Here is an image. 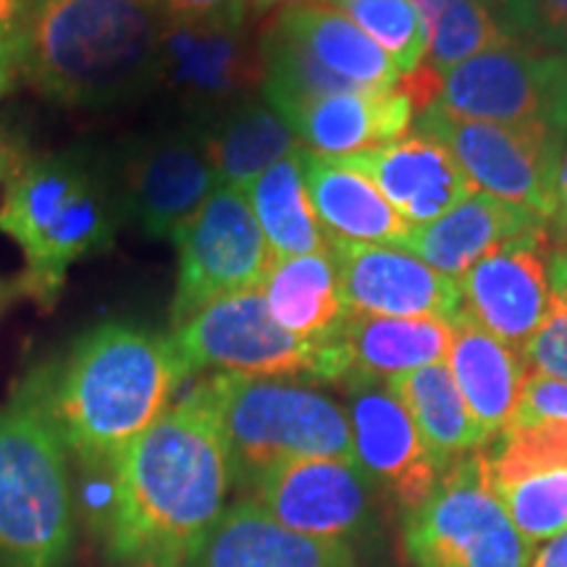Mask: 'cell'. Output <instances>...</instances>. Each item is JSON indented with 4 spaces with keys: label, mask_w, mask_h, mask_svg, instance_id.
Here are the masks:
<instances>
[{
    "label": "cell",
    "mask_w": 567,
    "mask_h": 567,
    "mask_svg": "<svg viewBox=\"0 0 567 567\" xmlns=\"http://www.w3.org/2000/svg\"><path fill=\"white\" fill-rule=\"evenodd\" d=\"M231 460L203 381L118 457V505L105 547L116 563L187 567L221 517Z\"/></svg>",
    "instance_id": "obj_1"
},
{
    "label": "cell",
    "mask_w": 567,
    "mask_h": 567,
    "mask_svg": "<svg viewBox=\"0 0 567 567\" xmlns=\"http://www.w3.org/2000/svg\"><path fill=\"white\" fill-rule=\"evenodd\" d=\"M187 379L172 337L103 323L76 339L21 394L45 413L71 463H103L122 457L158 423Z\"/></svg>",
    "instance_id": "obj_2"
},
{
    "label": "cell",
    "mask_w": 567,
    "mask_h": 567,
    "mask_svg": "<svg viewBox=\"0 0 567 567\" xmlns=\"http://www.w3.org/2000/svg\"><path fill=\"white\" fill-rule=\"evenodd\" d=\"M166 19L155 0H40L19 74L74 109H111L155 90Z\"/></svg>",
    "instance_id": "obj_3"
},
{
    "label": "cell",
    "mask_w": 567,
    "mask_h": 567,
    "mask_svg": "<svg viewBox=\"0 0 567 567\" xmlns=\"http://www.w3.org/2000/svg\"><path fill=\"white\" fill-rule=\"evenodd\" d=\"M122 221L113 174L82 151L24 158L0 195V231L24 258L19 292L53 308L71 266L103 252Z\"/></svg>",
    "instance_id": "obj_4"
},
{
    "label": "cell",
    "mask_w": 567,
    "mask_h": 567,
    "mask_svg": "<svg viewBox=\"0 0 567 567\" xmlns=\"http://www.w3.org/2000/svg\"><path fill=\"white\" fill-rule=\"evenodd\" d=\"M203 389L216 410L234 486L243 496L295 460H354L347 410L308 381L216 373L203 379Z\"/></svg>",
    "instance_id": "obj_5"
},
{
    "label": "cell",
    "mask_w": 567,
    "mask_h": 567,
    "mask_svg": "<svg viewBox=\"0 0 567 567\" xmlns=\"http://www.w3.org/2000/svg\"><path fill=\"white\" fill-rule=\"evenodd\" d=\"M74 476L45 413L19 394L0 408V567H63L74 547Z\"/></svg>",
    "instance_id": "obj_6"
},
{
    "label": "cell",
    "mask_w": 567,
    "mask_h": 567,
    "mask_svg": "<svg viewBox=\"0 0 567 567\" xmlns=\"http://www.w3.org/2000/svg\"><path fill=\"white\" fill-rule=\"evenodd\" d=\"M172 342L189 375H252L344 384L350 379L342 334L326 342H305L274 321L264 289H250L205 305L174 326Z\"/></svg>",
    "instance_id": "obj_7"
},
{
    "label": "cell",
    "mask_w": 567,
    "mask_h": 567,
    "mask_svg": "<svg viewBox=\"0 0 567 567\" xmlns=\"http://www.w3.org/2000/svg\"><path fill=\"white\" fill-rule=\"evenodd\" d=\"M415 567H530L534 544L509 520L486 476L484 450L452 463L421 507L405 517Z\"/></svg>",
    "instance_id": "obj_8"
},
{
    "label": "cell",
    "mask_w": 567,
    "mask_h": 567,
    "mask_svg": "<svg viewBox=\"0 0 567 567\" xmlns=\"http://www.w3.org/2000/svg\"><path fill=\"white\" fill-rule=\"evenodd\" d=\"M423 134L455 155L478 193L494 195L549 224L565 134L542 124H499L455 116L442 105L417 113Z\"/></svg>",
    "instance_id": "obj_9"
},
{
    "label": "cell",
    "mask_w": 567,
    "mask_h": 567,
    "mask_svg": "<svg viewBox=\"0 0 567 567\" xmlns=\"http://www.w3.org/2000/svg\"><path fill=\"white\" fill-rule=\"evenodd\" d=\"M179 268L172 326L221 297L264 287L274 252L243 189L218 184L200 210L174 234Z\"/></svg>",
    "instance_id": "obj_10"
},
{
    "label": "cell",
    "mask_w": 567,
    "mask_h": 567,
    "mask_svg": "<svg viewBox=\"0 0 567 567\" xmlns=\"http://www.w3.org/2000/svg\"><path fill=\"white\" fill-rule=\"evenodd\" d=\"M455 116L567 132V55L509 38L442 74L436 103Z\"/></svg>",
    "instance_id": "obj_11"
},
{
    "label": "cell",
    "mask_w": 567,
    "mask_h": 567,
    "mask_svg": "<svg viewBox=\"0 0 567 567\" xmlns=\"http://www.w3.org/2000/svg\"><path fill=\"white\" fill-rule=\"evenodd\" d=\"M113 184L122 218L145 237L174 239L221 182L205 153L200 130L184 126L132 142Z\"/></svg>",
    "instance_id": "obj_12"
},
{
    "label": "cell",
    "mask_w": 567,
    "mask_h": 567,
    "mask_svg": "<svg viewBox=\"0 0 567 567\" xmlns=\"http://www.w3.org/2000/svg\"><path fill=\"white\" fill-rule=\"evenodd\" d=\"M247 496L297 534L354 547L379 530L384 494L358 460L310 457L276 467Z\"/></svg>",
    "instance_id": "obj_13"
},
{
    "label": "cell",
    "mask_w": 567,
    "mask_h": 567,
    "mask_svg": "<svg viewBox=\"0 0 567 567\" xmlns=\"http://www.w3.org/2000/svg\"><path fill=\"white\" fill-rule=\"evenodd\" d=\"M551 237L547 226L502 245L457 279L463 310L523 358L549 313Z\"/></svg>",
    "instance_id": "obj_14"
},
{
    "label": "cell",
    "mask_w": 567,
    "mask_h": 567,
    "mask_svg": "<svg viewBox=\"0 0 567 567\" xmlns=\"http://www.w3.org/2000/svg\"><path fill=\"white\" fill-rule=\"evenodd\" d=\"M344 389L354 460L381 494L392 496L405 513H413L429 499L444 471L425 450L413 417L384 381L350 379Z\"/></svg>",
    "instance_id": "obj_15"
},
{
    "label": "cell",
    "mask_w": 567,
    "mask_h": 567,
    "mask_svg": "<svg viewBox=\"0 0 567 567\" xmlns=\"http://www.w3.org/2000/svg\"><path fill=\"white\" fill-rule=\"evenodd\" d=\"M243 27L168 24L163 30L155 90L182 109L208 118L264 84L260 51L252 53Z\"/></svg>",
    "instance_id": "obj_16"
},
{
    "label": "cell",
    "mask_w": 567,
    "mask_h": 567,
    "mask_svg": "<svg viewBox=\"0 0 567 567\" xmlns=\"http://www.w3.org/2000/svg\"><path fill=\"white\" fill-rule=\"evenodd\" d=\"M347 310L354 316L455 321L463 297L455 279L396 245H331Z\"/></svg>",
    "instance_id": "obj_17"
},
{
    "label": "cell",
    "mask_w": 567,
    "mask_h": 567,
    "mask_svg": "<svg viewBox=\"0 0 567 567\" xmlns=\"http://www.w3.org/2000/svg\"><path fill=\"white\" fill-rule=\"evenodd\" d=\"M339 161L368 176L413 229L478 193L455 155L429 134H405L392 145L339 155Z\"/></svg>",
    "instance_id": "obj_18"
},
{
    "label": "cell",
    "mask_w": 567,
    "mask_h": 567,
    "mask_svg": "<svg viewBox=\"0 0 567 567\" xmlns=\"http://www.w3.org/2000/svg\"><path fill=\"white\" fill-rule=\"evenodd\" d=\"M187 567H360V559L350 544L297 534L250 496H239L203 536Z\"/></svg>",
    "instance_id": "obj_19"
},
{
    "label": "cell",
    "mask_w": 567,
    "mask_h": 567,
    "mask_svg": "<svg viewBox=\"0 0 567 567\" xmlns=\"http://www.w3.org/2000/svg\"><path fill=\"white\" fill-rule=\"evenodd\" d=\"M415 118L410 97L396 90H347L310 101L287 118L305 151L352 155L402 140Z\"/></svg>",
    "instance_id": "obj_20"
},
{
    "label": "cell",
    "mask_w": 567,
    "mask_h": 567,
    "mask_svg": "<svg viewBox=\"0 0 567 567\" xmlns=\"http://www.w3.org/2000/svg\"><path fill=\"white\" fill-rule=\"evenodd\" d=\"M302 174L329 245H405L410 226L381 189L339 158L302 147Z\"/></svg>",
    "instance_id": "obj_21"
},
{
    "label": "cell",
    "mask_w": 567,
    "mask_h": 567,
    "mask_svg": "<svg viewBox=\"0 0 567 567\" xmlns=\"http://www.w3.org/2000/svg\"><path fill=\"white\" fill-rule=\"evenodd\" d=\"M547 226L534 213L486 193H473L436 221L415 226L405 239V250L436 268L439 274L460 279L481 258L502 245Z\"/></svg>",
    "instance_id": "obj_22"
},
{
    "label": "cell",
    "mask_w": 567,
    "mask_h": 567,
    "mask_svg": "<svg viewBox=\"0 0 567 567\" xmlns=\"http://www.w3.org/2000/svg\"><path fill=\"white\" fill-rule=\"evenodd\" d=\"M446 368H450L476 423L492 442L507 429L509 417L515 413L517 396H520L523 381L528 375L526 360L513 347L488 334L476 318L460 310L452 321V347Z\"/></svg>",
    "instance_id": "obj_23"
},
{
    "label": "cell",
    "mask_w": 567,
    "mask_h": 567,
    "mask_svg": "<svg viewBox=\"0 0 567 567\" xmlns=\"http://www.w3.org/2000/svg\"><path fill=\"white\" fill-rule=\"evenodd\" d=\"M260 289L274 321L305 342H326L339 337L350 318L331 250L276 258Z\"/></svg>",
    "instance_id": "obj_24"
},
{
    "label": "cell",
    "mask_w": 567,
    "mask_h": 567,
    "mask_svg": "<svg viewBox=\"0 0 567 567\" xmlns=\"http://www.w3.org/2000/svg\"><path fill=\"white\" fill-rule=\"evenodd\" d=\"M197 130L218 182L243 193L260 174L302 147L287 118L266 101L234 103L210 124H197Z\"/></svg>",
    "instance_id": "obj_25"
},
{
    "label": "cell",
    "mask_w": 567,
    "mask_h": 567,
    "mask_svg": "<svg viewBox=\"0 0 567 567\" xmlns=\"http://www.w3.org/2000/svg\"><path fill=\"white\" fill-rule=\"evenodd\" d=\"M342 342L350 358V379L386 381L444 363L452 347V323L442 318L350 313L342 326Z\"/></svg>",
    "instance_id": "obj_26"
},
{
    "label": "cell",
    "mask_w": 567,
    "mask_h": 567,
    "mask_svg": "<svg viewBox=\"0 0 567 567\" xmlns=\"http://www.w3.org/2000/svg\"><path fill=\"white\" fill-rule=\"evenodd\" d=\"M271 27L358 87H400V71L394 69L392 59L337 6L313 3L279 11Z\"/></svg>",
    "instance_id": "obj_27"
},
{
    "label": "cell",
    "mask_w": 567,
    "mask_h": 567,
    "mask_svg": "<svg viewBox=\"0 0 567 567\" xmlns=\"http://www.w3.org/2000/svg\"><path fill=\"white\" fill-rule=\"evenodd\" d=\"M384 384L405 405L425 450L442 471L488 444V436L476 423L444 363L394 375Z\"/></svg>",
    "instance_id": "obj_28"
},
{
    "label": "cell",
    "mask_w": 567,
    "mask_h": 567,
    "mask_svg": "<svg viewBox=\"0 0 567 567\" xmlns=\"http://www.w3.org/2000/svg\"><path fill=\"white\" fill-rule=\"evenodd\" d=\"M247 203L264 229L274 258L331 250L310 203L302 174V147L276 163L247 187Z\"/></svg>",
    "instance_id": "obj_29"
},
{
    "label": "cell",
    "mask_w": 567,
    "mask_h": 567,
    "mask_svg": "<svg viewBox=\"0 0 567 567\" xmlns=\"http://www.w3.org/2000/svg\"><path fill=\"white\" fill-rule=\"evenodd\" d=\"M429 34V69H450L513 38L488 0H410Z\"/></svg>",
    "instance_id": "obj_30"
},
{
    "label": "cell",
    "mask_w": 567,
    "mask_h": 567,
    "mask_svg": "<svg viewBox=\"0 0 567 567\" xmlns=\"http://www.w3.org/2000/svg\"><path fill=\"white\" fill-rule=\"evenodd\" d=\"M484 463L492 488L567 471V421L509 425L496 436L492 450H484Z\"/></svg>",
    "instance_id": "obj_31"
},
{
    "label": "cell",
    "mask_w": 567,
    "mask_h": 567,
    "mask_svg": "<svg viewBox=\"0 0 567 567\" xmlns=\"http://www.w3.org/2000/svg\"><path fill=\"white\" fill-rule=\"evenodd\" d=\"M344 17L392 59L400 76L413 74L429 55V34L410 0H331Z\"/></svg>",
    "instance_id": "obj_32"
},
{
    "label": "cell",
    "mask_w": 567,
    "mask_h": 567,
    "mask_svg": "<svg viewBox=\"0 0 567 567\" xmlns=\"http://www.w3.org/2000/svg\"><path fill=\"white\" fill-rule=\"evenodd\" d=\"M509 520L530 544L549 542L567 528V471H551L494 488Z\"/></svg>",
    "instance_id": "obj_33"
},
{
    "label": "cell",
    "mask_w": 567,
    "mask_h": 567,
    "mask_svg": "<svg viewBox=\"0 0 567 567\" xmlns=\"http://www.w3.org/2000/svg\"><path fill=\"white\" fill-rule=\"evenodd\" d=\"M549 284V313L523 350V360L528 371L567 381V250H551Z\"/></svg>",
    "instance_id": "obj_34"
},
{
    "label": "cell",
    "mask_w": 567,
    "mask_h": 567,
    "mask_svg": "<svg viewBox=\"0 0 567 567\" xmlns=\"http://www.w3.org/2000/svg\"><path fill=\"white\" fill-rule=\"evenodd\" d=\"M499 19L530 45L567 55V0H499Z\"/></svg>",
    "instance_id": "obj_35"
},
{
    "label": "cell",
    "mask_w": 567,
    "mask_h": 567,
    "mask_svg": "<svg viewBox=\"0 0 567 567\" xmlns=\"http://www.w3.org/2000/svg\"><path fill=\"white\" fill-rule=\"evenodd\" d=\"M536 421H567V381L528 371L507 429Z\"/></svg>",
    "instance_id": "obj_36"
},
{
    "label": "cell",
    "mask_w": 567,
    "mask_h": 567,
    "mask_svg": "<svg viewBox=\"0 0 567 567\" xmlns=\"http://www.w3.org/2000/svg\"><path fill=\"white\" fill-rule=\"evenodd\" d=\"M168 24L243 27L250 0H155Z\"/></svg>",
    "instance_id": "obj_37"
},
{
    "label": "cell",
    "mask_w": 567,
    "mask_h": 567,
    "mask_svg": "<svg viewBox=\"0 0 567 567\" xmlns=\"http://www.w3.org/2000/svg\"><path fill=\"white\" fill-rule=\"evenodd\" d=\"M38 3L40 0H0V51L17 55L19 63L30 40Z\"/></svg>",
    "instance_id": "obj_38"
},
{
    "label": "cell",
    "mask_w": 567,
    "mask_h": 567,
    "mask_svg": "<svg viewBox=\"0 0 567 567\" xmlns=\"http://www.w3.org/2000/svg\"><path fill=\"white\" fill-rule=\"evenodd\" d=\"M549 237L555 250H567V147L559 158L557 179H555V213H551L549 224Z\"/></svg>",
    "instance_id": "obj_39"
},
{
    "label": "cell",
    "mask_w": 567,
    "mask_h": 567,
    "mask_svg": "<svg viewBox=\"0 0 567 567\" xmlns=\"http://www.w3.org/2000/svg\"><path fill=\"white\" fill-rule=\"evenodd\" d=\"M24 147H21L11 134L0 130V195H3L6 184H9L11 176L17 174V168L24 163Z\"/></svg>",
    "instance_id": "obj_40"
},
{
    "label": "cell",
    "mask_w": 567,
    "mask_h": 567,
    "mask_svg": "<svg viewBox=\"0 0 567 567\" xmlns=\"http://www.w3.org/2000/svg\"><path fill=\"white\" fill-rule=\"evenodd\" d=\"M530 567H567V528L551 536L542 551H536Z\"/></svg>",
    "instance_id": "obj_41"
},
{
    "label": "cell",
    "mask_w": 567,
    "mask_h": 567,
    "mask_svg": "<svg viewBox=\"0 0 567 567\" xmlns=\"http://www.w3.org/2000/svg\"><path fill=\"white\" fill-rule=\"evenodd\" d=\"M19 59L11 53H3L0 51V101L6 97V92L13 87V82H17L19 76Z\"/></svg>",
    "instance_id": "obj_42"
},
{
    "label": "cell",
    "mask_w": 567,
    "mask_h": 567,
    "mask_svg": "<svg viewBox=\"0 0 567 567\" xmlns=\"http://www.w3.org/2000/svg\"><path fill=\"white\" fill-rule=\"evenodd\" d=\"M321 0H250L252 13H268V11H287V9H300V6H313Z\"/></svg>",
    "instance_id": "obj_43"
},
{
    "label": "cell",
    "mask_w": 567,
    "mask_h": 567,
    "mask_svg": "<svg viewBox=\"0 0 567 567\" xmlns=\"http://www.w3.org/2000/svg\"><path fill=\"white\" fill-rule=\"evenodd\" d=\"M11 287H6V284L3 281H0V313H3V310H6V305H9L11 302Z\"/></svg>",
    "instance_id": "obj_44"
}]
</instances>
